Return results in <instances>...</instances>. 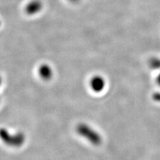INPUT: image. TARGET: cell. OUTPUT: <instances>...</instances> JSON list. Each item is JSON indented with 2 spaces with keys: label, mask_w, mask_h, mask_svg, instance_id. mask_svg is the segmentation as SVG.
<instances>
[{
  "label": "cell",
  "mask_w": 160,
  "mask_h": 160,
  "mask_svg": "<svg viewBox=\"0 0 160 160\" xmlns=\"http://www.w3.org/2000/svg\"><path fill=\"white\" fill-rule=\"evenodd\" d=\"M157 83L159 85V86H160V73L159 74V76L157 78Z\"/></svg>",
  "instance_id": "cell-6"
},
{
  "label": "cell",
  "mask_w": 160,
  "mask_h": 160,
  "mask_svg": "<svg viewBox=\"0 0 160 160\" xmlns=\"http://www.w3.org/2000/svg\"><path fill=\"white\" fill-rule=\"evenodd\" d=\"M40 74L43 79H49L52 76V71L49 66H43L40 69Z\"/></svg>",
  "instance_id": "cell-3"
},
{
  "label": "cell",
  "mask_w": 160,
  "mask_h": 160,
  "mask_svg": "<svg viewBox=\"0 0 160 160\" xmlns=\"http://www.w3.org/2000/svg\"><path fill=\"white\" fill-rule=\"evenodd\" d=\"M153 98L155 100H156V101L160 102V93H154L153 96Z\"/></svg>",
  "instance_id": "cell-5"
},
{
  "label": "cell",
  "mask_w": 160,
  "mask_h": 160,
  "mask_svg": "<svg viewBox=\"0 0 160 160\" xmlns=\"http://www.w3.org/2000/svg\"><path fill=\"white\" fill-rule=\"evenodd\" d=\"M69 1L72 3H77L79 1V0H69Z\"/></svg>",
  "instance_id": "cell-7"
},
{
  "label": "cell",
  "mask_w": 160,
  "mask_h": 160,
  "mask_svg": "<svg viewBox=\"0 0 160 160\" xmlns=\"http://www.w3.org/2000/svg\"><path fill=\"white\" fill-rule=\"evenodd\" d=\"M90 87L94 92L99 93L103 91L106 86V82L103 77L95 76L90 80Z\"/></svg>",
  "instance_id": "cell-2"
},
{
  "label": "cell",
  "mask_w": 160,
  "mask_h": 160,
  "mask_svg": "<svg viewBox=\"0 0 160 160\" xmlns=\"http://www.w3.org/2000/svg\"><path fill=\"white\" fill-rule=\"evenodd\" d=\"M76 132L79 136L93 146H99L102 142V137L100 133L87 123L78 124L76 127Z\"/></svg>",
  "instance_id": "cell-1"
},
{
  "label": "cell",
  "mask_w": 160,
  "mask_h": 160,
  "mask_svg": "<svg viewBox=\"0 0 160 160\" xmlns=\"http://www.w3.org/2000/svg\"><path fill=\"white\" fill-rule=\"evenodd\" d=\"M149 64L153 69H160V59L153 58L149 60Z\"/></svg>",
  "instance_id": "cell-4"
}]
</instances>
